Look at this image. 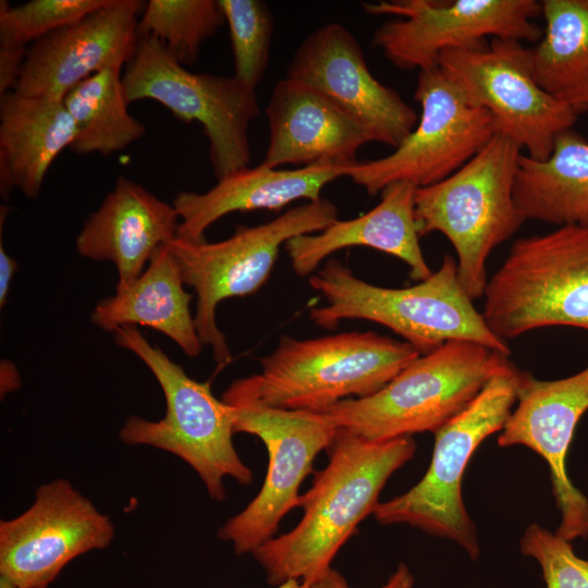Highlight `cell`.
<instances>
[{"mask_svg": "<svg viewBox=\"0 0 588 588\" xmlns=\"http://www.w3.org/2000/svg\"><path fill=\"white\" fill-rule=\"evenodd\" d=\"M328 452V464L299 498V523L253 552L270 585L309 583L331 567L358 524L372 514L388 479L414 457L416 443L412 436L371 441L339 429Z\"/></svg>", "mask_w": 588, "mask_h": 588, "instance_id": "obj_1", "label": "cell"}, {"mask_svg": "<svg viewBox=\"0 0 588 588\" xmlns=\"http://www.w3.org/2000/svg\"><path fill=\"white\" fill-rule=\"evenodd\" d=\"M420 355L409 343L372 331L305 340L283 335L259 359L260 372L233 381L221 400L320 412L378 392Z\"/></svg>", "mask_w": 588, "mask_h": 588, "instance_id": "obj_2", "label": "cell"}, {"mask_svg": "<svg viewBox=\"0 0 588 588\" xmlns=\"http://www.w3.org/2000/svg\"><path fill=\"white\" fill-rule=\"evenodd\" d=\"M327 304L310 309V319L333 329L344 319H364L388 327L421 355L450 341H470L510 356L462 286L457 262L446 255L440 268L417 284L389 289L357 278L336 259H329L309 278Z\"/></svg>", "mask_w": 588, "mask_h": 588, "instance_id": "obj_3", "label": "cell"}, {"mask_svg": "<svg viewBox=\"0 0 588 588\" xmlns=\"http://www.w3.org/2000/svg\"><path fill=\"white\" fill-rule=\"evenodd\" d=\"M509 356L470 341H450L420 355L378 392L323 411L339 429L371 441L437 432L460 414Z\"/></svg>", "mask_w": 588, "mask_h": 588, "instance_id": "obj_4", "label": "cell"}, {"mask_svg": "<svg viewBox=\"0 0 588 588\" xmlns=\"http://www.w3.org/2000/svg\"><path fill=\"white\" fill-rule=\"evenodd\" d=\"M522 148L494 134L489 143L446 179L415 192L419 236L444 234L457 255L458 280L474 301L483 295L490 253L525 222L513 198Z\"/></svg>", "mask_w": 588, "mask_h": 588, "instance_id": "obj_5", "label": "cell"}, {"mask_svg": "<svg viewBox=\"0 0 588 588\" xmlns=\"http://www.w3.org/2000/svg\"><path fill=\"white\" fill-rule=\"evenodd\" d=\"M113 333L119 346L149 368L167 405L166 415L159 420L128 416L119 430L121 442L149 445L180 457L197 473L209 497L219 502L226 495V477L242 486L250 485L253 473L233 444L232 408L212 394L210 383L189 378L181 365L150 344L136 327H121Z\"/></svg>", "mask_w": 588, "mask_h": 588, "instance_id": "obj_6", "label": "cell"}, {"mask_svg": "<svg viewBox=\"0 0 588 588\" xmlns=\"http://www.w3.org/2000/svg\"><path fill=\"white\" fill-rule=\"evenodd\" d=\"M483 295L485 322L504 341L551 326L588 330V228L516 240Z\"/></svg>", "mask_w": 588, "mask_h": 588, "instance_id": "obj_7", "label": "cell"}, {"mask_svg": "<svg viewBox=\"0 0 588 588\" xmlns=\"http://www.w3.org/2000/svg\"><path fill=\"white\" fill-rule=\"evenodd\" d=\"M519 369L493 376L478 395L434 432L431 462L408 491L379 502L372 514L382 525L407 524L461 546L471 560L480 555L476 527L462 494L464 471L481 442L501 431L517 402Z\"/></svg>", "mask_w": 588, "mask_h": 588, "instance_id": "obj_8", "label": "cell"}, {"mask_svg": "<svg viewBox=\"0 0 588 588\" xmlns=\"http://www.w3.org/2000/svg\"><path fill=\"white\" fill-rule=\"evenodd\" d=\"M338 215V207L321 197L266 223L237 225L232 236L220 242L193 243L174 237L166 243L184 284L196 293L195 327L203 345L211 347L218 368L232 359L216 321L218 304L257 292L268 280L282 245L295 236L322 231L339 220Z\"/></svg>", "mask_w": 588, "mask_h": 588, "instance_id": "obj_9", "label": "cell"}, {"mask_svg": "<svg viewBox=\"0 0 588 588\" xmlns=\"http://www.w3.org/2000/svg\"><path fill=\"white\" fill-rule=\"evenodd\" d=\"M125 65L122 83L128 103L151 99L176 119L203 126L217 180L249 167L248 128L260 113L255 89L234 75L186 70L161 40L148 35H138Z\"/></svg>", "mask_w": 588, "mask_h": 588, "instance_id": "obj_10", "label": "cell"}, {"mask_svg": "<svg viewBox=\"0 0 588 588\" xmlns=\"http://www.w3.org/2000/svg\"><path fill=\"white\" fill-rule=\"evenodd\" d=\"M438 66L475 107L488 110L495 134L526 149L531 159L551 155L559 134L573 127L577 112L537 83L531 48L512 38L440 53Z\"/></svg>", "mask_w": 588, "mask_h": 588, "instance_id": "obj_11", "label": "cell"}, {"mask_svg": "<svg viewBox=\"0 0 588 588\" xmlns=\"http://www.w3.org/2000/svg\"><path fill=\"white\" fill-rule=\"evenodd\" d=\"M415 100L421 113L413 132L392 154L357 161L345 176L369 195L396 182L436 184L461 169L494 136L491 113L471 106L440 68L418 71Z\"/></svg>", "mask_w": 588, "mask_h": 588, "instance_id": "obj_12", "label": "cell"}, {"mask_svg": "<svg viewBox=\"0 0 588 588\" xmlns=\"http://www.w3.org/2000/svg\"><path fill=\"white\" fill-rule=\"evenodd\" d=\"M371 15L392 14L372 34L371 44L397 69L438 65L442 51L479 46L491 38L537 44L543 29L537 0H402L363 3Z\"/></svg>", "mask_w": 588, "mask_h": 588, "instance_id": "obj_13", "label": "cell"}, {"mask_svg": "<svg viewBox=\"0 0 588 588\" xmlns=\"http://www.w3.org/2000/svg\"><path fill=\"white\" fill-rule=\"evenodd\" d=\"M230 406L235 433L259 438L269 461L260 491L224 523L218 535L236 554H253L274 537L281 519L298 506L302 482L311 473L316 456L330 448L339 428L323 412Z\"/></svg>", "mask_w": 588, "mask_h": 588, "instance_id": "obj_14", "label": "cell"}, {"mask_svg": "<svg viewBox=\"0 0 588 588\" xmlns=\"http://www.w3.org/2000/svg\"><path fill=\"white\" fill-rule=\"evenodd\" d=\"M110 517L64 478L41 485L33 504L0 522V574L20 588H48L75 558L109 547Z\"/></svg>", "mask_w": 588, "mask_h": 588, "instance_id": "obj_15", "label": "cell"}, {"mask_svg": "<svg viewBox=\"0 0 588 588\" xmlns=\"http://www.w3.org/2000/svg\"><path fill=\"white\" fill-rule=\"evenodd\" d=\"M286 77L311 87L357 122L371 142L396 149L418 123L415 110L368 69L363 49L342 24L327 23L297 47Z\"/></svg>", "mask_w": 588, "mask_h": 588, "instance_id": "obj_16", "label": "cell"}, {"mask_svg": "<svg viewBox=\"0 0 588 588\" xmlns=\"http://www.w3.org/2000/svg\"><path fill=\"white\" fill-rule=\"evenodd\" d=\"M588 411V366L558 380H539L519 371L517 402L498 444L524 445L549 466L561 522L555 531L572 542L588 539V499L567 474L566 458L576 426Z\"/></svg>", "mask_w": 588, "mask_h": 588, "instance_id": "obj_17", "label": "cell"}, {"mask_svg": "<svg viewBox=\"0 0 588 588\" xmlns=\"http://www.w3.org/2000/svg\"><path fill=\"white\" fill-rule=\"evenodd\" d=\"M139 0H109L81 20L33 42L14 91L62 101L79 82L131 59L138 38Z\"/></svg>", "mask_w": 588, "mask_h": 588, "instance_id": "obj_18", "label": "cell"}, {"mask_svg": "<svg viewBox=\"0 0 588 588\" xmlns=\"http://www.w3.org/2000/svg\"><path fill=\"white\" fill-rule=\"evenodd\" d=\"M269 144L262 164L279 169L351 167L371 142L365 130L321 94L285 77L274 85L266 108Z\"/></svg>", "mask_w": 588, "mask_h": 588, "instance_id": "obj_19", "label": "cell"}, {"mask_svg": "<svg viewBox=\"0 0 588 588\" xmlns=\"http://www.w3.org/2000/svg\"><path fill=\"white\" fill-rule=\"evenodd\" d=\"M179 223L173 205L119 176L84 222L75 246L82 257L111 261L118 271L115 289H123L145 271L160 245L176 237Z\"/></svg>", "mask_w": 588, "mask_h": 588, "instance_id": "obj_20", "label": "cell"}, {"mask_svg": "<svg viewBox=\"0 0 588 588\" xmlns=\"http://www.w3.org/2000/svg\"><path fill=\"white\" fill-rule=\"evenodd\" d=\"M347 168L311 166L280 170L260 163L225 175L205 193L181 192L172 203L180 219L176 237L201 243L207 229L231 212L280 210L298 199L318 200L324 186L345 176Z\"/></svg>", "mask_w": 588, "mask_h": 588, "instance_id": "obj_21", "label": "cell"}, {"mask_svg": "<svg viewBox=\"0 0 588 588\" xmlns=\"http://www.w3.org/2000/svg\"><path fill=\"white\" fill-rule=\"evenodd\" d=\"M409 182L390 184L380 203L368 212L336 220L322 231L295 236L285 243L293 271L306 277L331 254L351 246H366L403 260L409 275L422 281L432 274L419 245L415 220V192Z\"/></svg>", "mask_w": 588, "mask_h": 588, "instance_id": "obj_22", "label": "cell"}, {"mask_svg": "<svg viewBox=\"0 0 588 588\" xmlns=\"http://www.w3.org/2000/svg\"><path fill=\"white\" fill-rule=\"evenodd\" d=\"M75 123L62 101L19 94L0 96V193L17 188L37 198L52 162L70 148Z\"/></svg>", "mask_w": 588, "mask_h": 588, "instance_id": "obj_23", "label": "cell"}, {"mask_svg": "<svg viewBox=\"0 0 588 588\" xmlns=\"http://www.w3.org/2000/svg\"><path fill=\"white\" fill-rule=\"evenodd\" d=\"M179 265L167 244L152 254L145 271L130 285L99 301L90 321L105 331L146 326L175 342L189 357L204 346L198 336Z\"/></svg>", "mask_w": 588, "mask_h": 588, "instance_id": "obj_24", "label": "cell"}, {"mask_svg": "<svg viewBox=\"0 0 588 588\" xmlns=\"http://www.w3.org/2000/svg\"><path fill=\"white\" fill-rule=\"evenodd\" d=\"M513 198L526 219L588 228V142L569 128L548 159L520 154Z\"/></svg>", "mask_w": 588, "mask_h": 588, "instance_id": "obj_25", "label": "cell"}, {"mask_svg": "<svg viewBox=\"0 0 588 588\" xmlns=\"http://www.w3.org/2000/svg\"><path fill=\"white\" fill-rule=\"evenodd\" d=\"M546 27L531 48L539 86L577 113L588 109V0H543Z\"/></svg>", "mask_w": 588, "mask_h": 588, "instance_id": "obj_26", "label": "cell"}, {"mask_svg": "<svg viewBox=\"0 0 588 588\" xmlns=\"http://www.w3.org/2000/svg\"><path fill=\"white\" fill-rule=\"evenodd\" d=\"M62 102L75 123L70 149L77 155L108 156L145 134V126L127 110L121 69H106L79 82Z\"/></svg>", "mask_w": 588, "mask_h": 588, "instance_id": "obj_27", "label": "cell"}, {"mask_svg": "<svg viewBox=\"0 0 588 588\" xmlns=\"http://www.w3.org/2000/svg\"><path fill=\"white\" fill-rule=\"evenodd\" d=\"M224 23L218 0H149L137 34L161 40L184 65L197 60L201 45Z\"/></svg>", "mask_w": 588, "mask_h": 588, "instance_id": "obj_28", "label": "cell"}, {"mask_svg": "<svg viewBox=\"0 0 588 588\" xmlns=\"http://www.w3.org/2000/svg\"><path fill=\"white\" fill-rule=\"evenodd\" d=\"M229 27L234 76L255 89L269 64L273 15L260 0H218Z\"/></svg>", "mask_w": 588, "mask_h": 588, "instance_id": "obj_29", "label": "cell"}, {"mask_svg": "<svg viewBox=\"0 0 588 588\" xmlns=\"http://www.w3.org/2000/svg\"><path fill=\"white\" fill-rule=\"evenodd\" d=\"M108 2L109 0H32L11 7L7 0H1L0 32L28 47Z\"/></svg>", "mask_w": 588, "mask_h": 588, "instance_id": "obj_30", "label": "cell"}, {"mask_svg": "<svg viewBox=\"0 0 588 588\" xmlns=\"http://www.w3.org/2000/svg\"><path fill=\"white\" fill-rule=\"evenodd\" d=\"M519 550L538 562L547 588H588V560L576 555L572 543L555 532L532 523L519 540Z\"/></svg>", "mask_w": 588, "mask_h": 588, "instance_id": "obj_31", "label": "cell"}, {"mask_svg": "<svg viewBox=\"0 0 588 588\" xmlns=\"http://www.w3.org/2000/svg\"><path fill=\"white\" fill-rule=\"evenodd\" d=\"M308 588H350L346 579L334 568L329 567L321 575L309 583H305ZM414 576L407 565L400 563L380 588H413Z\"/></svg>", "mask_w": 588, "mask_h": 588, "instance_id": "obj_32", "label": "cell"}, {"mask_svg": "<svg viewBox=\"0 0 588 588\" xmlns=\"http://www.w3.org/2000/svg\"><path fill=\"white\" fill-rule=\"evenodd\" d=\"M16 260L11 257L4 249L2 244V236L0 241V307L2 308L7 301L10 292V286L13 280V277L17 270Z\"/></svg>", "mask_w": 588, "mask_h": 588, "instance_id": "obj_33", "label": "cell"}, {"mask_svg": "<svg viewBox=\"0 0 588 588\" xmlns=\"http://www.w3.org/2000/svg\"><path fill=\"white\" fill-rule=\"evenodd\" d=\"M21 387V378L14 364L10 360H1L0 364V392L1 397L17 390Z\"/></svg>", "mask_w": 588, "mask_h": 588, "instance_id": "obj_34", "label": "cell"}, {"mask_svg": "<svg viewBox=\"0 0 588 588\" xmlns=\"http://www.w3.org/2000/svg\"><path fill=\"white\" fill-rule=\"evenodd\" d=\"M0 588H20L10 577L0 574Z\"/></svg>", "mask_w": 588, "mask_h": 588, "instance_id": "obj_35", "label": "cell"}, {"mask_svg": "<svg viewBox=\"0 0 588 588\" xmlns=\"http://www.w3.org/2000/svg\"><path fill=\"white\" fill-rule=\"evenodd\" d=\"M275 588H308V586L299 580H291L280 586H277Z\"/></svg>", "mask_w": 588, "mask_h": 588, "instance_id": "obj_36", "label": "cell"}]
</instances>
